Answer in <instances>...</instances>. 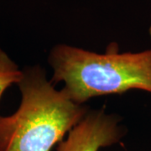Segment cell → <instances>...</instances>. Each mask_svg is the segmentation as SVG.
<instances>
[{"instance_id": "cell-1", "label": "cell", "mask_w": 151, "mask_h": 151, "mask_svg": "<svg viewBox=\"0 0 151 151\" xmlns=\"http://www.w3.org/2000/svg\"><path fill=\"white\" fill-rule=\"evenodd\" d=\"M18 86L21 102L0 116V151H50L89 112L65 90H57L40 65L25 68Z\"/></svg>"}, {"instance_id": "cell-2", "label": "cell", "mask_w": 151, "mask_h": 151, "mask_svg": "<svg viewBox=\"0 0 151 151\" xmlns=\"http://www.w3.org/2000/svg\"><path fill=\"white\" fill-rule=\"evenodd\" d=\"M48 62L53 70L51 82H63V89L78 104L134 89L151 93V49L119 53L113 42L99 54L59 44L50 50Z\"/></svg>"}, {"instance_id": "cell-3", "label": "cell", "mask_w": 151, "mask_h": 151, "mask_svg": "<svg viewBox=\"0 0 151 151\" xmlns=\"http://www.w3.org/2000/svg\"><path fill=\"white\" fill-rule=\"evenodd\" d=\"M119 121V116L106 113L104 109L89 110L58 144L56 151H99L118 144L124 135Z\"/></svg>"}, {"instance_id": "cell-4", "label": "cell", "mask_w": 151, "mask_h": 151, "mask_svg": "<svg viewBox=\"0 0 151 151\" xmlns=\"http://www.w3.org/2000/svg\"><path fill=\"white\" fill-rule=\"evenodd\" d=\"M23 75V70L0 48V100L9 86L14 84L18 85Z\"/></svg>"}, {"instance_id": "cell-5", "label": "cell", "mask_w": 151, "mask_h": 151, "mask_svg": "<svg viewBox=\"0 0 151 151\" xmlns=\"http://www.w3.org/2000/svg\"><path fill=\"white\" fill-rule=\"evenodd\" d=\"M149 34H150V36L151 38V22H150V28H149Z\"/></svg>"}]
</instances>
